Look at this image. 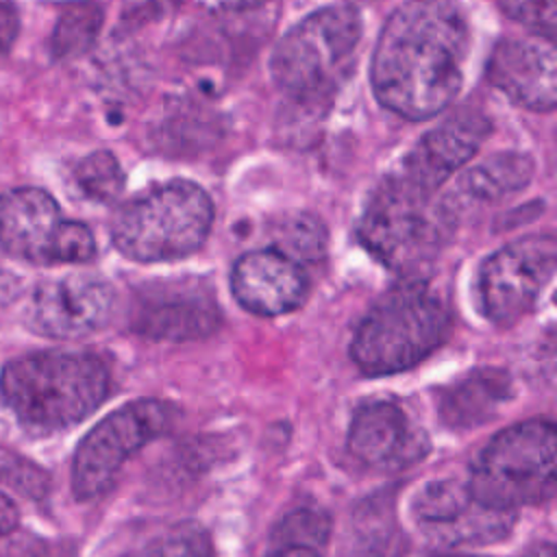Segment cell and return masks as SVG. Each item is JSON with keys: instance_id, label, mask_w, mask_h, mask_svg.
I'll return each instance as SVG.
<instances>
[{"instance_id": "6da1fadb", "label": "cell", "mask_w": 557, "mask_h": 557, "mask_svg": "<svg viewBox=\"0 0 557 557\" xmlns=\"http://www.w3.org/2000/svg\"><path fill=\"white\" fill-rule=\"evenodd\" d=\"M470 26L459 0H407L383 24L372 54L376 100L407 120L444 111L461 89Z\"/></svg>"}, {"instance_id": "7a4b0ae2", "label": "cell", "mask_w": 557, "mask_h": 557, "mask_svg": "<svg viewBox=\"0 0 557 557\" xmlns=\"http://www.w3.org/2000/svg\"><path fill=\"white\" fill-rule=\"evenodd\" d=\"M109 394V370L91 352L44 350L0 372V403L24 429L52 433L83 422Z\"/></svg>"}, {"instance_id": "3957f363", "label": "cell", "mask_w": 557, "mask_h": 557, "mask_svg": "<svg viewBox=\"0 0 557 557\" xmlns=\"http://www.w3.org/2000/svg\"><path fill=\"white\" fill-rule=\"evenodd\" d=\"M453 228L450 200L398 172L370 196L359 222V239L403 278H420L446 246Z\"/></svg>"}, {"instance_id": "277c9868", "label": "cell", "mask_w": 557, "mask_h": 557, "mask_svg": "<svg viewBox=\"0 0 557 557\" xmlns=\"http://www.w3.org/2000/svg\"><path fill=\"white\" fill-rule=\"evenodd\" d=\"M450 315L422 278H403L359 322L350 357L368 376L413 368L446 337Z\"/></svg>"}, {"instance_id": "5b68a950", "label": "cell", "mask_w": 557, "mask_h": 557, "mask_svg": "<svg viewBox=\"0 0 557 557\" xmlns=\"http://www.w3.org/2000/svg\"><path fill=\"white\" fill-rule=\"evenodd\" d=\"M361 39L352 4L322 7L292 26L274 46L270 74L298 107L324 104L348 76Z\"/></svg>"}, {"instance_id": "8992f818", "label": "cell", "mask_w": 557, "mask_h": 557, "mask_svg": "<svg viewBox=\"0 0 557 557\" xmlns=\"http://www.w3.org/2000/svg\"><path fill=\"white\" fill-rule=\"evenodd\" d=\"M213 202L191 181L148 187L122 205L111 220L113 246L133 261L157 263L196 252L209 237Z\"/></svg>"}, {"instance_id": "52a82bcc", "label": "cell", "mask_w": 557, "mask_h": 557, "mask_svg": "<svg viewBox=\"0 0 557 557\" xmlns=\"http://www.w3.org/2000/svg\"><path fill=\"white\" fill-rule=\"evenodd\" d=\"M557 437L544 420H527L496 433L472 466V496L494 509L516 511L555 494Z\"/></svg>"}, {"instance_id": "ba28073f", "label": "cell", "mask_w": 557, "mask_h": 557, "mask_svg": "<svg viewBox=\"0 0 557 557\" xmlns=\"http://www.w3.org/2000/svg\"><path fill=\"white\" fill-rule=\"evenodd\" d=\"M172 420L165 403L154 398L133 400L102 418L78 444L72 459V492L78 500L102 496L122 466L150 440L161 435Z\"/></svg>"}, {"instance_id": "9c48e42d", "label": "cell", "mask_w": 557, "mask_h": 557, "mask_svg": "<svg viewBox=\"0 0 557 557\" xmlns=\"http://www.w3.org/2000/svg\"><path fill=\"white\" fill-rule=\"evenodd\" d=\"M557 265L553 235H527L487 257L476 276V298L483 315L498 326L524 318L550 283Z\"/></svg>"}, {"instance_id": "30bf717a", "label": "cell", "mask_w": 557, "mask_h": 557, "mask_svg": "<svg viewBox=\"0 0 557 557\" xmlns=\"http://www.w3.org/2000/svg\"><path fill=\"white\" fill-rule=\"evenodd\" d=\"M411 516L431 542L444 546L492 544L513 524V511L479 503L468 483L455 479H437L420 487L411 500Z\"/></svg>"}, {"instance_id": "8fae6325", "label": "cell", "mask_w": 557, "mask_h": 557, "mask_svg": "<svg viewBox=\"0 0 557 557\" xmlns=\"http://www.w3.org/2000/svg\"><path fill=\"white\" fill-rule=\"evenodd\" d=\"M115 309L109 281L67 274L35 285L26 305V326L54 339H81L104 329Z\"/></svg>"}, {"instance_id": "7c38bea8", "label": "cell", "mask_w": 557, "mask_h": 557, "mask_svg": "<svg viewBox=\"0 0 557 557\" xmlns=\"http://www.w3.org/2000/svg\"><path fill=\"white\" fill-rule=\"evenodd\" d=\"M222 322L213 287L200 278L144 285L133 302V329L150 339L189 342L211 335Z\"/></svg>"}, {"instance_id": "4fadbf2b", "label": "cell", "mask_w": 557, "mask_h": 557, "mask_svg": "<svg viewBox=\"0 0 557 557\" xmlns=\"http://www.w3.org/2000/svg\"><path fill=\"white\" fill-rule=\"evenodd\" d=\"M485 76L513 104L548 113L557 104V50L548 35L531 33L498 41Z\"/></svg>"}, {"instance_id": "5bb4252c", "label": "cell", "mask_w": 557, "mask_h": 557, "mask_svg": "<svg viewBox=\"0 0 557 557\" xmlns=\"http://www.w3.org/2000/svg\"><path fill=\"white\" fill-rule=\"evenodd\" d=\"M65 228L57 200L37 187L0 194V248L22 261L59 265Z\"/></svg>"}, {"instance_id": "9a60e30c", "label": "cell", "mask_w": 557, "mask_h": 557, "mask_svg": "<svg viewBox=\"0 0 557 557\" xmlns=\"http://www.w3.org/2000/svg\"><path fill=\"white\" fill-rule=\"evenodd\" d=\"M235 300L255 315H283L298 309L309 294L305 270L283 250H252L231 270Z\"/></svg>"}, {"instance_id": "2e32d148", "label": "cell", "mask_w": 557, "mask_h": 557, "mask_svg": "<svg viewBox=\"0 0 557 557\" xmlns=\"http://www.w3.org/2000/svg\"><path fill=\"white\" fill-rule=\"evenodd\" d=\"M348 450L366 466L396 470L418 461L429 450V442L400 405L372 400L352 416Z\"/></svg>"}, {"instance_id": "e0dca14e", "label": "cell", "mask_w": 557, "mask_h": 557, "mask_svg": "<svg viewBox=\"0 0 557 557\" xmlns=\"http://www.w3.org/2000/svg\"><path fill=\"white\" fill-rule=\"evenodd\" d=\"M487 135V120L476 113H457L431 128L405 157L400 174L420 187H440L463 168L481 148Z\"/></svg>"}, {"instance_id": "ac0fdd59", "label": "cell", "mask_w": 557, "mask_h": 557, "mask_svg": "<svg viewBox=\"0 0 557 557\" xmlns=\"http://www.w3.org/2000/svg\"><path fill=\"white\" fill-rule=\"evenodd\" d=\"M511 398V381L503 370H476L440 396V418L448 429H474L500 411Z\"/></svg>"}, {"instance_id": "d6986e66", "label": "cell", "mask_w": 557, "mask_h": 557, "mask_svg": "<svg viewBox=\"0 0 557 557\" xmlns=\"http://www.w3.org/2000/svg\"><path fill=\"white\" fill-rule=\"evenodd\" d=\"M533 161L520 152H500L470 168L459 178V191L470 200L498 202L529 185L533 178Z\"/></svg>"}, {"instance_id": "ffe728a7", "label": "cell", "mask_w": 557, "mask_h": 557, "mask_svg": "<svg viewBox=\"0 0 557 557\" xmlns=\"http://www.w3.org/2000/svg\"><path fill=\"white\" fill-rule=\"evenodd\" d=\"M102 26V7L94 0H78L63 7L52 30L50 50L54 59H74L87 52Z\"/></svg>"}, {"instance_id": "44dd1931", "label": "cell", "mask_w": 557, "mask_h": 557, "mask_svg": "<svg viewBox=\"0 0 557 557\" xmlns=\"http://www.w3.org/2000/svg\"><path fill=\"white\" fill-rule=\"evenodd\" d=\"M122 557H215L209 533L196 522L174 524Z\"/></svg>"}, {"instance_id": "7402d4cb", "label": "cell", "mask_w": 557, "mask_h": 557, "mask_svg": "<svg viewBox=\"0 0 557 557\" xmlns=\"http://www.w3.org/2000/svg\"><path fill=\"white\" fill-rule=\"evenodd\" d=\"M74 178L83 194L96 202H111L124 187V172L109 150L87 154L74 170Z\"/></svg>"}, {"instance_id": "603a6c76", "label": "cell", "mask_w": 557, "mask_h": 557, "mask_svg": "<svg viewBox=\"0 0 557 557\" xmlns=\"http://www.w3.org/2000/svg\"><path fill=\"white\" fill-rule=\"evenodd\" d=\"M331 533V518L318 507H300L289 511L274 529L272 544H305L324 548Z\"/></svg>"}, {"instance_id": "cb8c5ba5", "label": "cell", "mask_w": 557, "mask_h": 557, "mask_svg": "<svg viewBox=\"0 0 557 557\" xmlns=\"http://www.w3.org/2000/svg\"><path fill=\"white\" fill-rule=\"evenodd\" d=\"M0 483L28 498H44L50 487V476L44 468L11 450L0 448Z\"/></svg>"}, {"instance_id": "d4e9b609", "label": "cell", "mask_w": 557, "mask_h": 557, "mask_svg": "<svg viewBox=\"0 0 557 557\" xmlns=\"http://www.w3.org/2000/svg\"><path fill=\"white\" fill-rule=\"evenodd\" d=\"M500 11L529 26L533 33L553 37L557 20V0H498Z\"/></svg>"}, {"instance_id": "484cf974", "label": "cell", "mask_w": 557, "mask_h": 557, "mask_svg": "<svg viewBox=\"0 0 557 557\" xmlns=\"http://www.w3.org/2000/svg\"><path fill=\"white\" fill-rule=\"evenodd\" d=\"M285 239L289 242L292 250H298V255H315L324 248V228L315 218H296L287 226Z\"/></svg>"}, {"instance_id": "4316f807", "label": "cell", "mask_w": 557, "mask_h": 557, "mask_svg": "<svg viewBox=\"0 0 557 557\" xmlns=\"http://www.w3.org/2000/svg\"><path fill=\"white\" fill-rule=\"evenodd\" d=\"M20 15L11 2H0V54H7L17 37Z\"/></svg>"}, {"instance_id": "83f0119b", "label": "cell", "mask_w": 557, "mask_h": 557, "mask_svg": "<svg viewBox=\"0 0 557 557\" xmlns=\"http://www.w3.org/2000/svg\"><path fill=\"white\" fill-rule=\"evenodd\" d=\"M17 522H20V513L15 503L9 496L0 494V535L11 533L17 527Z\"/></svg>"}, {"instance_id": "f1b7e54d", "label": "cell", "mask_w": 557, "mask_h": 557, "mask_svg": "<svg viewBox=\"0 0 557 557\" xmlns=\"http://www.w3.org/2000/svg\"><path fill=\"white\" fill-rule=\"evenodd\" d=\"M268 557H322L320 548L305 544H272Z\"/></svg>"}, {"instance_id": "f546056e", "label": "cell", "mask_w": 557, "mask_h": 557, "mask_svg": "<svg viewBox=\"0 0 557 557\" xmlns=\"http://www.w3.org/2000/svg\"><path fill=\"white\" fill-rule=\"evenodd\" d=\"M265 2H270V0H220V4L231 11H248V9H257Z\"/></svg>"}, {"instance_id": "4dcf8cb0", "label": "cell", "mask_w": 557, "mask_h": 557, "mask_svg": "<svg viewBox=\"0 0 557 557\" xmlns=\"http://www.w3.org/2000/svg\"><path fill=\"white\" fill-rule=\"evenodd\" d=\"M522 557H555V553H553V548L546 544V546L533 548L531 553H527V555H522Z\"/></svg>"}, {"instance_id": "1f68e13d", "label": "cell", "mask_w": 557, "mask_h": 557, "mask_svg": "<svg viewBox=\"0 0 557 557\" xmlns=\"http://www.w3.org/2000/svg\"><path fill=\"white\" fill-rule=\"evenodd\" d=\"M442 557H468V555H442Z\"/></svg>"}]
</instances>
